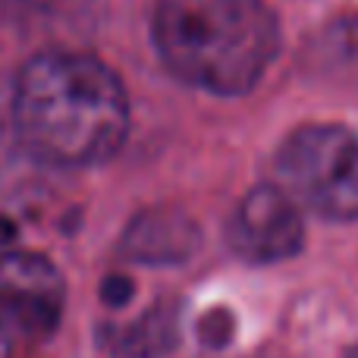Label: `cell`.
<instances>
[{
    "instance_id": "obj_1",
    "label": "cell",
    "mask_w": 358,
    "mask_h": 358,
    "mask_svg": "<svg viewBox=\"0 0 358 358\" xmlns=\"http://www.w3.org/2000/svg\"><path fill=\"white\" fill-rule=\"evenodd\" d=\"M13 129L41 164L92 167L123 145L129 132V94L98 57L48 50L31 57L16 76Z\"/></svg>"
},
{
    "instance_id": "obj_2",
    "label": "cell",
    "mask_w": 358,
    "mask_h": 358,
    "mask_svg": "<svg viewBox=\"0 0 358 358\" xmlns=\"http://www.w3.org/2000/svg\"><path fill=\"white\" fill-rule=\"evenodd\" d=\"M151 35L176 79L223 98L252 92L280 50L264 0H157Z\"/></svg>"
},
{
    "instance_id": "obj_3",
    "label": "cell",
    "mask_w": 358,
    "mask_h": 358,
    "mask_svg": "<svg viewBox=\"0 0 358 358\" xmlns=\"http://www.w3.org/2000/svg\"><path fill=\"white\" fill-rule=\"evenodd\" d=\"M280 189L330 220H358V136L346 126L308 123L277 151Z\"/></svg>"
},
{
    "instance_id": "obj_4",
    "label": "cell",
    "mask_w": 358,
    "mask_h": 358,
    "mask_svg": "<svg viewBox=\"0 0 358 358\" xmlns=\"http://www.w3.org/2000/svg\"><path fill=\"white\" fill-rule=\"evenodd\" d=\"M66 283L54 261L35 252L0 255V358H19L57 334Z\"/></svg>"
},
{
    "instance_id": "obj_5",
    "label": "cell",
    "mask_w": 358,
    "mask_h": 358,
    "mask_svg": "<svg viewBox=\"0 0 358 358\" xmlns=\"http://www.w3.org/2000/svg\"><path fill=\"white\" fill-rule=\"evenodd\" d=\"M227 242L252 264H277L302 252L305 223L299 201L280 185L252 189L227 220Z\"/></svg>"
},
{
    "instance_id": "obj_6",
    "label": "cell",
    "mask_w": 358,
    "mask_h": 358,
    "mask_svg": "<svg viewBox=\"0 0 358 358\" xmlns=\"http://www.w3.org/2000/svg\"><path fill=\"white\" fill-rule=\"evenodd\" d=\"M198 233L179 210H148L123 236V252L142 264H179L195 252Z\"/></svg>"
},
{
    "instance_id": "obj_7",
    "label": "cell",
    "mask_w": 358,
    "mask_h": 358,
    "mask_svg": "<svg viewBox=\"0 0 358 358\" xmlns=\"http://www.w3.org/2000/svg\"><path fill=\"white\" fill-rule=\"evenodd\" d=\"M107 349L117 358H161L176 346V311L170 305H157L138 321L123 327H107Z\"/></svg>"
},
{
    "instance_id": "obj_8",
    "label": "cell",
    "mask_w": 358,
    "mask_h": 358,
    "mask_svg": "<svg viewBox=\"0 0 358 358\" xmlns=\"http://www.w3.org/2000/svg\"><path fill=\"white\" fill-rule=\"evenodd\" d=\"M343 358H358V346H352V349H349V352L343 355Z\"/></svg>"
}]
</instances>
